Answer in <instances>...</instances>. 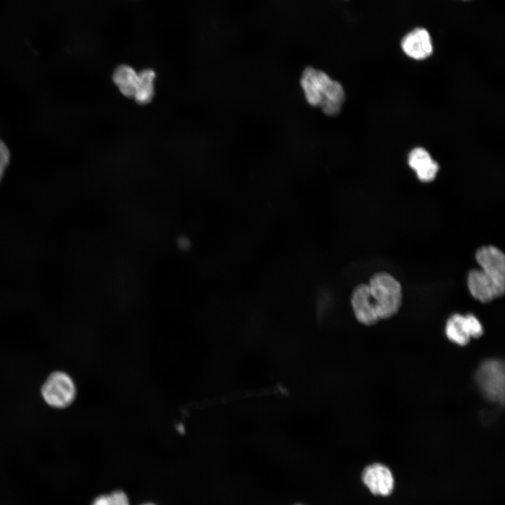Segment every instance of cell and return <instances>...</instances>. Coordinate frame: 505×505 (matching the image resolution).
<instances>
[{"label":"cell","mask_w":505,"mask_h":505,"mask_svg":"<svg viewBox=\"0 0 505 505\" xmlns=\"http://www.w3.org/2000/svg\"><path fill=\"white\" fill-rule=\"evenodd\" d=\"M155 72L145 69L138 73V81L134 94V99L139 105L150 102L154 95Z\"/></svg>","instance_id":"12"},{"label":"cell","mask_w":505,"mask_h":505,"mask_svg":"<svg viewBox=\"0 0 505 505\" xmlns=\"http://www.w3.org/2000/svg\"><path fill=\"white\" fill-rule=\"evenodd\" d=\"M10 161V152L6 144L0 140V181Z\"/></svg>","instance_id":"14"},{"label":"cell","mask_w":505,"mask_h":505,"mask_svg":"<svg viewBox=\"0 0 505 505\" xmlns=\"http://www.w3.org/2000/svg\"><path fill=\"white\" fill-rule=\"evenodd\" d=\"M476 260L483 271L505 285V256L501 250L492 245L480 247Z\"/></svg>","instance_id":"8"},{"label":"cell","mask_w":505,"mask_h":505,"mask_svg":"<svg viewBox=\"0 0 505 505\" xmlns=\"http://www.w3.org/2000/svg\"><path fill=\"white\" fill-rule=\"evenodd\" d=\"M300 86L310 105L320 108L328 116H335L340 112L345 99L343 87L324 72L306 68L300 79Z\"/></svg>","instance_id":"2"},{"label":"cell","mask_w":505,"mask_h":505,"mask_svg":"<svg viewBox=\"0 0 505 505\" xmlns=\"http://www.w3.org/2000/svg\"><path fill=\"white\" fill-rule=\"evenodd\" d=\"M362 480L368 490L377 497L391 495L395 487L391 470L385 464L375 462L368 465L362 472Z\"/></svg>","instance_id":"7"},{"label":"cell","mask_w":505,"mask_h":505,"mask_svg":"<svg viewBox=\"0 0 505 505\" xmlns=\"http://www.w3.org/2000/svg\"><path fill=\"white\" fill-rule=\"evenodd\" d=\"M468 288L471 295L483 303H487L501 297L505 292V285L481 269H471L467 277Z\"/></svg>","instance_id":"6"},{"label":"cell","mask_w":505,"mask_h":505,"mask_svg":"<svg viewBox=\"0 0 505 505\" xmlns=\"http://www.w3.org/2000/svg\"><path fill=\"white\" fill-rule=\"evenodd\" d=\"M42 396L46 402L55 408H65L74 400L76 387L72 379L62 372L53 373L42 387Z\"/></svg>","instance_id":"4"},{"label":"cell","mask_w":505,"mask_h":505,"mask_svg":"<svg viewBox=\"0 0 505 505\" xmlns=\"http://www.w3.org/2000/svg\"><path fill=\"white\" fill-rule=\"evenodd\" d=\"M402 302L400 283L386 272L375 274L368 284L356 285L351 295V305L356 320L372 325L395 315Z\"/></svg>","instance_id":"1"},{"label":"cell","mask_w":505,"mask_h":505,"mask_svg":"<svg viewBox=\"0 0 505 505\" xmlns=\"http://www.w3.org/2000/svg\"><path fill=\"white\" fill-rule=\"evenodd\" d=\"M92 505H130L126 494L122 491H116L110 494L96 498Z\"/></svg>","instance_id":"13"},{"label":"cell","mask_w":505,"mask_h":505,"mask_svg":"<svg viewBox=\"0 0 505 505\" xmlns=\"http://www.w3.org/2000/svg\"><path fill=\"white\" fill-rule=\"evenodd\" d=\"M475 378L478 388L486 398L495 403L504 404L505 375L502 361H484L478 368Z\"/></svg>","instance_id":"3"},{"label":"cell","mask_w":505,"mask_h":505,"mask_svg":"<svg viewBox=\"0 0 505 505\" xmlns=\"http://www.w3.org/2000/svg\"><path fill=\"white\" fill-rule=\"evenodd\" d=\"M113 81L120 92L128 97H133L138 81V73L129 65H121L114 72Z\"/></svg>","instance_id":"11"},{"label":"cell","mask_w":505,"mask_h":505,"mask_svg":"<svg viewBox=\"0 0 505 505\" xmlns=\"http://www.w3.org/2000/svg\"><path fill=\"white\" fill-rule=\"evenodd\" d=\"M401 46L407 55L415 60L425 59L433 52L431 36L424 28L415 29L405 36Z\"/></svg>","instance_id":"9"},{"label":"cell","mask_w":505,"mask_h":505,"mask_svg":"<svg viewBox=\"0 0 505 505\" xmlns=\"http://www.w3.org/2000/svg\"><path fill=\"white\" fill-rule=\"evenodd\" d=\"M144 505H154V504H144Z\"/></svg>","instance_id":"15"},{"label":"cell","mask_w":505,"mask_h":505,"mask_svg":"<svg viewBox=\"0 0 505 505\" xmlns=\"http://www.w3.org/2000/svg\"><path fill=\"white\" fill-rule=\"evenodd\" d=\"M445 330L447 339L459 346H465L471 338H478L483 334L482 324L471 314L452 315L447 321Z\"/></svg>","instance_id":"5"},{"label":"cell","mask_w":505,"mask_h":505,"mask_svg":"<svg viewBox=\"0 0 505 505\" xmlns=\"http://www.w3.org/2000/svg\"><path fill=\"white\" fill-rule=\"evenodd\" d=\"M408 163L422 182L432 181L438 170V163L431 159L429 152L422 147H417L411 151Z\"/></svg>","instance_id":"10"}]
</instances>
